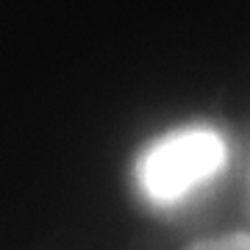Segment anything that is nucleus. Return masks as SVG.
<instances>
[{
	"instance_id": "f03ea898",
	"label": "nucleus",
	"mask_w": 250,
	"mask_h": 250,
	"mask_svg": "<svg viewBox=\"0 0 250 250\" xmlns=\"http://www.w3.org/2000/svg\"><path fill=\"white\" fill-rule=\"evenodd\" d=\"M187 250H250V233H228L217 239H203L189 245Z\"/></svg>"
},
{
	"instance_id": "f257e3e1",
	"label": "nucleus",
	"mask_w": 250,
	"mask_h": 250,
	"mask_svg": "<svg viewBox=\"0 0 250 250\" xmlns=\"http://www.w3.org/2000/svg\"><path fill=\"white\" fill-rule=\"evenodd\" d=\"M228 164V142L214 125H181L142 147L134 181L145 203L175 208L220 178Z\"/></svg>"
}]
</instances>
